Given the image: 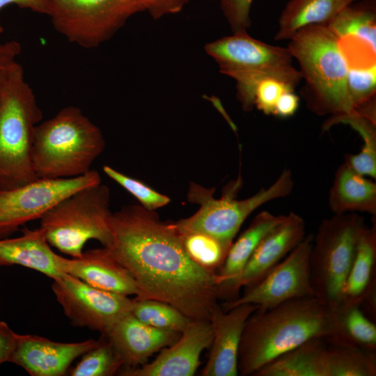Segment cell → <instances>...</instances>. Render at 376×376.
I'll return each instance as SVG.
<instances>
[{
  "label": "cell",
  "mask_w": 376,
  "mask_h": 376,
  "mask_svg": "<svg viewBox=\"0 0 376 376\" xmlns=\"http://www.w3.org/2000/svg\"><path fill=\"white\" fill-rule=\"evenodd\" d=\"M109 249L133 277L136 299L163 301L191 320H210L219 299L217 274L190 258L175 223L141 205H125L113 213Z\"/></svg>",
  "instance_id": "obj_1"
},
{
  "label": "cell",
  "mask_w": 376,
  "mask_h": 376,
  "mask_svg": "<svg viewBox=\"0 0 376 376\" xmlns=\"http://www.w3.org/2000/svg\"><path fill=\"white\" fill-rule=\"evenodd\" d=\"M334 308L316 297L292 299L247 319L237 358L238 375H253L282 354L313 338H329Z\"/></svg>",
  "instance_id": "obj_2"
},
{
  "label": "cell",
  "mask_w": 376,
  "mask_h": 376,
  "mask_svg": "<svg viewBox=\"0 0 376 376\" xmlns=\"http://www.w3.org/2000/svg\"><path fill=\"white\" fill-rule=\"evenodd\" d=\"M100 128L77 107L62 108L35 127L31 162L38 178H68L88 172L103 152Z\"/></svg>",
  "instance_id": "obj_3"
},
{
  "label": "cell",
  "mask_w": 376,
  "mask_h": 376,
  "mask_svg": "<svg viewBox=\"0 0 376 376\" xmlns=\"http://www.w3.org/2000/svg\"><path fill=\"white\" fill-rule=\"evenodd\" d=\"M289 40L288 49L297 61L308 86L311 109L331 116L351 113L353 107L347 89L348 65L337 37L327 24L305 26Z\"/></svg>",
  "instance_id": "obj_4"
},
{
  "label": "cell",
  "mask_w": 376,
  "mask_h": 376,
  "mask_svg": "<svg viewBox=\"0 0 376 376\" xmlns=\"http://www.w3.org/2000/svg\"><path fill=\"white\" fill-rule=\"evenodd\" d=\"M42 118L22 66L13 65L0 103V190L38 178L31 162L36 126Z\"/></svg>",
  "instance_id": "obj_5"
},
{
  "label": "cell",
  "mask_w": 376,
  "mask_h": 376,
  "mask_svg": "<svg viewBox=\"0 0 376 376\" xmlns=\"http://www.w3.org/2000/svg\"><path fill=\"white\" fill-rule=\"evenodd\" d=\"M40 228L51 246L72 258L80 257L91 240L109 248L113 212L109 187L100 182L69 195L40 219Z\"/></svg>",
  "instance_id": "obj_6"
},
{
  "label": "cell",
  "mask_w": 376,
  "mask_h": 376,
  "mask_svg": "<svg viewBox=\"0 0 376 376\" xmlns=\"http://www.w3.org/2000/svg\"><path fill=\"white\" fill-rule=\"evenodd\" d=\"M235 187L220 198L213 197L214 189H207L194 182L191 183L188 201L200 205L192 216L174 222L181 234L202 233L217 240L228 252L233 239L245 219L255 210L272 200L285 197L290 194L294 182L289 169L282 171L277 179L267 188H262L249 198L237 200Z\"/></svg>",
  "instance_id": "obj_7"
},
{
  "label": "cell",
  "mask_w": 376,
  "mask_h": 376,
  "mask_svg": "<svg viewBox=\"0 0 376 376\" xmlns=\"http://www.w3.org/2000/svg\"><path fill=\"white\" fill-rule=\"evenodd\" d=\"M365 226L364 219L356 212L334 214L322 220L313 235L311 285L315 296L331 308L343 301L358 239Z\"/></svg>",
  "instance_id": "obj_8"
},
{
  "label": "cell",
  "mask_w": 376,
  "mask_h": 376,
  "mask_svg": "<svg viewBox=\"0 0 376 376\" xmlns=\"http://www.w3.org/2000/svg\"><path fill=\"white\" fill-rule=\"evenodd\" d=\"M54 29L70 42L85 49L109 40L127 19L141 11L126 0H47Z\"/></svg>",
  "instance_id": "obj_9"
},
{
  "label": "cell",
  "mask_w": 376,
  "mask_h": 376,
  "mask_svg": "<svg viewBox=\"0 0 376 376\" xmlns=\"http://www.w3.org/2000/svg\"><path fill=\"white\" fill-rule=\"evenodd\" d=\"M101 182L99 173L68 178H36L21 186L0 190V238L25 224L40 219L61 201L86 187Z\"/></svg>",
  "instance_id": "obj_10"
},
{
  "label": "cell",
  "mask_w": 376,
  "mask_h": 376,
  "mask_svg": "<svg viewBox=\"0 0 376 376\" xmlns=\"http://www.w3.org/2000/svg\"><path fill=\"white\" fill-rule=\"evenodd\" d=\"M205 52L219 65L221 73L264 74L279 78L293 87L301 81L288 47L272 45L251 37L246 31L217 39L205 46Z\"/></svg>",
  "instance_id": "obj_11"
},
{
  "label": "cell",
  "mask_w": 376,
  "mask_h": 376,
  "mask_svg": "<svg viewBox=\"0 0 376 376\" xmlns=\"http://www.w3.org/2000/svg\"><path fill=\"white\" fill-rule=\"evenodd\" d=\"M313 235L303 240L266 276L248 285L241 296L224 301L228 311L240 304H251L258 311L272 308L286 301L315 297L310 280V254Z\"/></svg>",
  "instance_id": "obj_12"
},
{
  "label": "cell",
  "mask_w": 376,
  "mask_h": 376,
  "mask_svg": "<svg viewBox=\"0 0 376 376\" xmlns=\"http://www.w3.org/2000/svg\"><path fill=\"white\" fill-rule=\"evenodd\" d=\"M52 288L70 321L106 335L125 315L132 299L93 287L69 274L52 279Z\"/></svg>",
  "instance_id": "obj_13"
},
{
  "label": "cell",
  "mask_w": 376,
  "mask_h": 376,
  "mask_svg": "<svg viewBox=\"0 0 376 376\" xmlns=\"http://www.w3.org/2000/svg\"><path fill=\"white\" fill-rule=\"evenodd\" d=\"M306 224L296 213L285 215L260 242L248 262L235 277L217 285L218 298L226 301L238 297L240 290L266 276L305 237Z\"/></svg>",
  "instance_id": "obj_14"
},
{
  "label": "cell",
  "mask_w": 376,
  "mask_h": 376,
  "mask_svg": "<svg viewBox=\"0 0 376 376\" xmlns=\"http://www.w3.org/2000/svg\"><path fill=\"white\" fill-rule=\"evenodd\" d=\"M213 330L210 320H191L171 345L162 350L150 363L119 371L123 376H192L202 352L210 347Z\"/></svg>",
  "instance_id": "obj_15"
},
{
  "label": "cell",
  "mask_w": 376,
  "mask_h": 376,
  "mask_svg": "<svg viewBox=\"0 0 376 376\" xmlns=\"http://www.w3.org/2000/svg\"><path fill=\"white\" fill-rule=\"evenodd\" d=\"M98 340L61 343L33 334H17L9 362L31 376L64 375L70 364L94 347Z\"/></svg>",
  "instance_id": "obj_16"
},
{
  "label": "cell",
  "mask_w": 376,
  "mask_h": 376,
  "mask_svg": "<svg viewBox=\"0 0 376 376\" xmlns=\"http://www.w3.org/2000/svg\"><path fill=\"white\" fill-rule=\"evenodd\" d=\"M258 307L244 304L224 311L217 303L212 308L210 322L213 330L210 352L203 376H237V358L244 325Z\"/></svg>",
  "instance_id": "obj_17"
},
{
  "label": "cell",
  "mask_w": 376,
  "mask_h": 376,
  "mask_svg": "<svg viewBox=\"0 0 376 376\" xmlns=\"http://www.w3.org/2000/svg\"><path fill=\"white\" fill-rule=\"evenodd\" d=\"M181 333L159 329L136 319L131 312L121 318L106 335L125 368L146 363L156 352L173 344Z\"/></svg>",
  "instance_id": "obj_18"
},
{
  "label": "cell",
  "mask_w": 376,
  "mask_h": 376,
  "mask_svg": "<svg viewBox=\"0 0 376 376\" xmlns=\"http://www.w3.org/2000/svg\"><path fill=\"white\" fill-rule=\"evenodd\" d=\"M64 271L103 290L127 297L139 294L129 271L107 247L84 251L79 258H65Z\"/></svg>",
  "instance_id": "obj_19"
},
{
  "label": "cell",
  "mask_w": 376,
  "mask_h": 376,
  "mask_svg": "<svg viewBox=\"0 0 376 376\" xmlns=\"http://www.w3.org/2000/svg\"><path fill=\"white\" fill-rule=\"evenodd\" d=\"M64 260L52 249L40 227L24 228L18 237L0 238V267L19 265L54 279L65 274Z\"/></svg>",
  "instance_id": "obj_20"
},
{
  "label": "cell",
  "mask_w": 376,
  "mask_h": 376,
  "mask_svg": "<svg viewBox=\"0 0 376 376\" xmlns=\"http://www.w3.org/2000/svg\"><path fill=\"white\" fill-rule=\"evenodd\" d=\"M376 225L361 230L342 303L359 306L375 318Z\"/></svg>",
  "instance_id": "obj_21"
},
{
  "label": "cell",
  "mask_w": 376,
  "mask_h": 376,
  "mask_svg": "<svg viewBox=\"0 0 376 376\" xmlns=\"http://www.w3.org/2000/svg\"><path fill=\"white\" fill-rule=\"evenodd\" d=\"M334 214L366 212L376 214V184L345 163L336 170L328 198Z\"/></svg>",
  "instance_id": "obj_22"
},
{
  "label": "cell",
  "mask_w": 376,
  "mask_h": 376,
  "mask_svg": "<svg viewBox=\"0 0 376 376\" xmlns=\"http://www.w3.org/2000/svg\"><path fill=\"white\" fill-rule=\"evenodd\" d=\"M346 54L376 53V15L373 9H341L327 24Z\"/></svg>",
  "instance_id": "obj_23"
},
{
  "label": "cell",
  "mask_w": 376,
  "mask_h": 376,
  "mask_svg": "<svg viewBox=\"0 0 376 376\" xmlns=\"http://www.w3.org/2000/svg\"><path fill=\"white\" fill-rule=\"evenodd\" d=\"M325 338L311 339L264 366L253 376H327Z\"/></svg>",
  "instance_id": "obj_24"
},
{
  "label": "cell",
  "mask_w": 376,
  "mask_h": 376,
  "mask_svg": "<svg viewBox=\"0 0 376 376\" xmlns=\"http://www.w3.org/2000/svg\"><path fill=\"white\" fill-rule=\"evenodd\" d=\"M285 215H275L268 211L258 213L249 227L230 246L226 258L217 269V284L237 276L264 238Z\"/></svg>",
  "instance_id": "obj_25"
},
{
  "label": "cell",
  "mask_w": 376,
  "mask_h": 376,
  "mask_svg": "<svg viewBox=\"0 0 376 376\" xmlns=\"http://www.w3.org/2000/svg\"><path fill=\"white\" fill-rule=\"evenodd\" d=\"M354 0H290L279 19L276 40H289L299 29L327 24Z\"/></svg>",
  "instance_id": "obj_26"
},
{
  "label": "cell",
  "mask_w": 376,
  "mask_h": 376,
  "mask_svg": "<svg viewBox=\"0 0 376 376\" xmlns=\"http://www.w3.org/2000/svg\"><path fill=\"white\" fill-rule=\"evenodd\" d=\"M334 331L328 343L376 352V326L357 305L342 303L334 308Z\"/></svg>",
  "instance_id": "obj_27"
},
{
  "label": "cell",
  "mask_w": 376,
  "mask_h": 376,
  "mask_svg": "<svg viewBox=\"0 0 376 376\" xmlns=\"http://www.w3.org/2000/svg\"><path fill=\"white\" fill-rule=\"evenodd\" d=\"M350 125L361 135L363 145L355 155H345V164L355 172L373 178L376 177V125L375 120L355 111L337 116H331L324 125L329 129L334 124Z\"/></svg>",
  "instance_id": "obj_28"
},
{
  "label": "cell",
  "mask_w": 376,
  "mask_h": 376,
  "mask_svg": "<svg viewBox=\"0 0 376 376\" xmlns=\"http://www.w3.org/2000/svg\"><path fill=\"white\" fill-rule=\"evenodd\" d=\"M327 343V376L376 375L375 352L341 344Z\"/></svg>",
  "instance_id": "obj_29"
},
{
  "label": "cell",
  "mask_w": 376,
  "mask_h": 376,
  "mask_svg": "<svg viewBox=\"0 0 376 376\" xmlns=\"http://www.w3.org/2000/svg\"><path fill=\"white\" fill-rule=\"evenodd\" d=\"M130 312L147 325L180 333L191 320L174 306L155 299H133Z\"/></svg>",
  "instance_id": "obj_30"
},
{
  "label": "cell",
  "mask_w": 376,
  "mask_h": 376,
  "mask_svg": "<svg viewBox=\"0 0 376 376\" xmlns=\"http://www.w3.org/2000/svg\"><path fill=\"white\" fill-rule=\"evenodd\" d=\"M79 363L70 372L71 376H111L118 373L123 362L104 336L81 355Z\"/></svg>",
  "instance_id": "obj_31"
},
{
  "label": "cell",
  "mask_w": 376,
  "mask_h": 376,
  "mask_svg": "<svg viewBox=\"0 0 376 376\" xmlns=\"http://www.w3.org/2000/svg\"><path fill=\"white\" fill-rule=\"evenodd\" d=\"M181 235L183 245L190 258L202 267L217 272L227 254L221 244L212 237L202 233Z\"/></svg>",
  "instance_id": "obj_32"
},
{
  "label": "cell",
  "mask_w": 376,
  "mask_h": 376,
  "mask_svg": "<svg viewBox=\"0 0 376 376\" xmlns=\"http://www.w3.org/2000/svg\"><path fill=\"white\" fill-rule=\"evenodd\" d=\"M104 172L113 180L133 195L145 209L154 211L167 205L171 199L139 181L131 178L115 169L104 166Z\"/></svg>",
  "instance_id": "obj_33"
},
{
  "label": "cell",
  "mask_w": 376,
  "mask_h": 376,
  "mask_svg": "<svg viewBox=\"0 0 376 376\" xmlns=\"http://www.w3.org/2000/svg\"><path fill=\"white\" fill-rule=\"evenodd\" d=\"M347 89L353 109L375 98L376 65L348 67Z\"/></svg>",
  "instance_id": "obj_34"
},
{
  "label": "cell",
  "mask_w": 376,
  "mask_h": 376,
  "mask_svg": "<svg viewBox=\"0 0 376 376\" xmlns=\"http://www.w3.org/2000/svg\"><path fill=\"white\" fill-rule=\"evenodd\" d=\"M221 9L233 33L246 31L251 25L252 0H219Z\"/></svg>",
  "instance_id": "obj_35"
},
{
  "label": "cell",
  "mask_w": 376,
  "mask_h": 376,
  "mask_svg": "<svg viewBox=\"0 0 376 376\" xmlns=\"http://www.w3.org/2000/svg\"><path fill=\"white\" fill-rule=\"evenodd\" d=\"M22 47L15 40L0 42V103L11 69L17 62Z\"/></svg>",
  "instance_id": "obj_36"
},
{
  "label": "cell",
  "mask_w": 376,
  "mask_h": 376,
  "mask_svg": "<svg viewBox=\"0 0 376 376\" xmlns=\"http://www.w3.org/2000/svg\"><path fill=\"white\" fill-rule=\"evenodd\" d=\"M189 0H139L143 10H147L155 19L180 12Z\"/></svg>",
  "instance_id": "obj_37"
},
{
  "label": "cell",
  "mask_w": 376,
  "mask_h": 376,
  "mask_svg": "<svg viewBox=\"0 0 376 376\" xmlns=\"http://www.w3.org/2000/svg\"><path fill=\"white\" fill-rule=\"evenodd\" d=\"M17 334L6 322L0 321V365L9 362Z\"/></svg>",
  "instance_id": "obj_38"
},
{
  "label": "cell",
  "mask_w": 376,
  "mask_h": 376,
  "mask_svg": "<svg viewBox=\"0 0 376 376\" xmlns=\"http://www.w3.org/2000/svg\"><path fill=\"white\" fill-rule=\"evenodd\" d=\"M299 104V97L295 93L294 90L286 91L278 99L273 116L281 118L292 116L296 113Z\"/></svg>",
  "instance_id": "obj_39"
},
{
  "label": "cell",
  "mask_w": 376,
  "mask_h": 376,
  "mask_svg": "<svg viewBox=\"0 0 376 376\" xmlns=\"http://www.w3.org/2000/svg\"><path fill=\"white\" fill-rule=\"evenodd\" d=\"M11 4L42 15L49 16L50 13V6L47 0H0V12L6 6ZM3 30L0 19V34Z\"/></svg>",
  "instance_id": "obj_40"
},
{
  "label": "cell",
  "mask_w": 376,
  "mask_h": 376,
  "mask_svg": "<svg viewBox=\"0 0 376 376\" xmlns=\"http://www.w3.org/2000/svg\"><path fill=\"white\" fill-rule=\"evenodd\" d=\"M126 1H133V2L136 3L139 6V7H140V8H141V10L142 11V9H141V7L140 3H139V0H126Z\"/></svg>",
  "instance_id": "obj_41"
}]
</instances>
